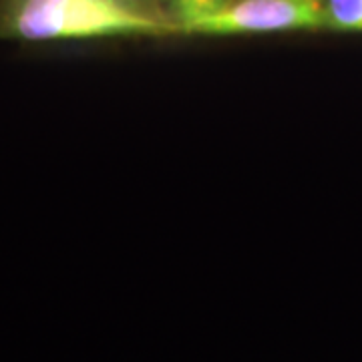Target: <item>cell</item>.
<instances>
[{"instance_id": "cell-1", "label": "cell", "mask_w": 362, "mask_h": 362, "mask_svg": "<svg viewBox=\"0 0 362 362\" xmlns=\"http://www.w3.org/2000/svg\"><path fill=\"white\" fill-rule=\"evenodd\" d=\"M4 35L28 42L168 37L180 26L119 0H8Z\"/></svg>"}, {"instance_id": "cell-2", "label": "cell", "mask_w": 362, "mask_h": 362, "mask_svg": "<svg viewBox=\"0 0 362 362\" xmlns=\"http://www.w3.org/2000/svg\"><path fill=\"white\" fill-rule=\"evenodd\" d=\"M326 26L324 4L312 0H232L220 13L187 26L183 35L235 37Z\"/></svg>"}, {"instance_id": "cell-3", "label": "cell", "mask_w": 362, "mask_h": 362, "mask_svg": "<svg viewBox=\"0 0 362 362\" xmlns=\"http://www.w3.org/2000/svg\"><path fill=\"white\" fill-rule=\"evenodd\" d=\"M230 2L232 0H169L171 13L175 16V25L180 26V33L211 14L220 13Z\"/></svg>"}, {"instance_id": "cell-4", "label": "cell", "mask_w": 362, "mask_h": 362, "mask_svg": "<svg viewBox=\"0 0 362 362\" xmlns=\"http://www.w3.org/2000/svg\"><path fill=\"white\" fill-rule=\"evenodd\" d=\"M326 26L334 30H362V0H324Z\"/></svg>"}, {"instance_id": "cell-5", "label": "cell", "mask_w": 362, "mask_h": 362, "mask_svg": "<svg viewBox=\"0 0 362 362\" xmlns=\"http://www.w3.org/2000/svg\"><path fill=\"white\" fill-rule=\"evenodd\" d=\"M119 2H123V4H129V6H139L141 2H147V0H119Z\"/></svg>"}, {"instance_id": "cell-6", "label": "cell", "mask_w": 362, "mask_h": 362, "mask_svg": "<svg viewBox=\"0 0 362 362\" xmlns=\"http://www.w3.org/2000/svg\"><path fill=\"white\" fill-rule=\"evenodd\" d=\"M312 2H320V4H324V0H312Z\"/></svg>"}]
</instances>
